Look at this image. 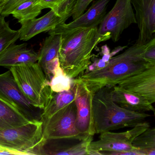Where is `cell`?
Returning <instances> with one entry per match:
<instances>
[{
	"label": "cell",
	"mask_w": 155,
	"mask_h": 155,
	"mask_svg": "<svg viewBox=\"0 0 155 155\" xmlns=\"http://www.w3.org/2000/svg\"><path fill=\"white\" fill-rule=\"evenodd\" d=\"M144 48L145 45L135 43L124 52L110 58L103 68L84 72L79 76L94 93L106 86L114 87L145 68L147 60L144 56Z\"/></svg>",
	"instance_id": "2"
},
{
	"label": "cell",
	"mask_w": 155,
	"mask_h": 155,
	"mask_svg": "<svg viewBox=\"0 0 155 155\" xmlns=\"http://www.w3.org/2000/svg\"><path fill=\"white\" fill-rule=\"evenodd\" d=\"M93 136L83 140L73 139L46 140L35 153V155H89V146Z\"/></svg>",
	"instance_id": "13"
},
{
	"label": "cell",
	"mask_w": 155,
	"mask_h": 155,
	"mask_svg": "<svg viewBox=\"0 0 155 155\" xmlns=\"http://www.w3.org/2000/svg\"><path fill=\"white\" fill-rule=\"evenodd\" d=\"M149 130H150L151 132H155V127L152 128V129H150L149 128Z\"/></svg>",
	"instance_id": "32"
},
{
	"label": "cell",
	"mask_w": 155,
	"mask_h": 155,
	"mask_svg": "<svg viewBox=\"0 0 155 155\" xmlns=\"http://www.w3.org/2000/svg\"><path fill=\"white\" fill-rule=\"evenodd\" d=\"M133 144L140 149L155 148V132H151L148 129L137 137Z\"/></svg>",
	"instance_id": "24"
},
{
	"label": "cell",
	"mask_w": 155,
	"mask_h": 155,
	"mask_svg": "<svg viewBox=\"0 0 155 155\" xmlns=\"http://www.w3.org/2000/svg\"><path fill=\"white\" fill-rule=\"evenodd\" d=\"M76 0H63L57 6L52 9L61 17L68 20L72 16V13L76 4Z\"/></svg>",
	"instance_id": "25"
},
{
	"label": "cell",
	"mask_w": 155,
	"mask_h": 155,
	"mask_svg": "<svg viewBox=\"0 0 155 155\" xmlns=\"http://www.w3.org/2000/svg\"><path fill=\"white\" fill-rule=\"evenodd\" d=\"M75 90V102L77 108L76 126L78 132L84 135L94 136L93 100L94 93L89 90L79 76L73 79Z\"/></svg>",
	"instance_id": "9"
},
{
	"label": "cell",
	"mask_w": 155,
	"mask_h": 155,
	"mask_svg": "<svg viewBox=\"0 0 155 155\" xmlns=\"http://www.w3.org/2000/svg\"><path fill=\"white\" fill-rule=\"evenodd\" d=\"M45 141L41 120H31L21 126L0 130V145L12 150L35 155Z\"/></svg>",
	"instance_id": "5"
},
{
	"label": "cell",
	"mask_w": 155,
	"mask_h": 155,
	"mask_svg": "<svg viewBox=\"0 0 155 155\" xmlns=\"http://www.w3.org/2000/svg\"><path fill=\"white\" fill-rule=\"evenodd\" d=\"M77 108L73 102L42 123L44 140L73 139L83 140L89 137L80 133L76 126Z\"/></svg>",
	"instance_id": "7"
},
{
	"label": "cell",
	"mask_w": 155,
	"mask_h": 155,
	"mask_svg": "<svg viewBox=\"0 0 155 155\" xmlns=\"http://www.w3.org/2000/svg\"><path fill=\"white\" fill-rule=\"evenodd\" d=\"M25 96L34 107L43 110L54 94L50 81L38 62L20 64L9 69Z\"/></svg>",
	"instance_id": "4"
},
{
	"label": "cell",
	"mask_w": 155,
	"mask_h": 155,
	"mask_svg": "<svg viewBox=\"0 0 155 155\" xmlns=\"http://www.w3.org/2000/svg\"><path fill=\"white\" fill-rule=\"evenodd\" d=\"M66 21V19L61 17L55 11L51 9L50 12L40 18L20 23L21 27L19 30V39L22 41H29L43 32L54 30L61 25L65 23Z\"/></svg>",
	"instance_id": "14"
},
{
	"label": "cell",
	"mask_w": 155,
	"mask_h": 155,
	"mask_svg": "<svg viewBox=\"0 0 155 155\" xmlns=\"http://www.w3.org/2000/svg\"><path fill=\"white\" fill-rule=\"evenodd\" d=\"M145 68L138 73L120 82L117 86L155 103V61L147 60Z\"/></svg>",
	"instance_id": "11"
},
{
	"label": "cell",
	"mask_w": 155,
	"mask_h": 155,
	"mask_svg": "<svg viewBox=\"0 0 155 155\" xmlns=\"http://www.w3.org/2000/svg\"><path fill=\"white\" fill-rule=\"evenodd\" d=\"M144 155H155V148L140 149Z\"/></svg>",
	"instance_id": "30"
},
{
	"label": "cell",
	"mask_w": 155,
	"mask_h": 155,
	"mask_svg": "<svg viewBox=\"0 0 155 155\" xmlns=\"http://www.w3.org/2000/svg\"><path fill=\"white\" fill-rule=\"evenodd\" d=\"M131 0H116L112 10L102 20L98 32L102 42L111 39L117 42L125 30L133 24H137Z\"/></svg>",
	"instance_id": "8"
},
{
	"label": "cell",
	"mask_w": 155,
	"mask_h": 155,
	"mask_svg": "<svg viewBox=\"0 0 155 155\" xmlns=\"http://www.w3.org/2000/svg\"><path fill=\"white\" fill-rule=\"evenodd\" d=\"M0 97L31 120L38 118L37 109L26 98L10 70L0 74Z\"/></svg>",
	"instance_id": "10"
},
{
	"label": "cell",
	"mask_w": 155,
	"mask_h": 155,
	"mask_svg": "<svg viewBox=\"0 0 155 155\" xmlns=\"http://www.w3.org/2000/svg\"><path fill=\"white\" fill-rule=\"evenodd\" d=\"M144 56L147 60L155 61V36L145 44Z\"/></svg>",
	"instance_id": "28"
},
{
	"label": "cell",
	"mask_w": 155,
	"mask_h": 155,
	"mask_svg": "<svg viewBox=\"0 0 155 155\" xmlns=\"http://www.w3.org/2000/svg\"><path fill=\"white\" fill-rule=\"evenodd\" d=\"M74 99L75 90L72 80L71 87L70 90L54 93L50 103L43 110L41 113V120L46 119L51 116L74 102Z\"/></svg>",
	"instance_id": "19"
},
{
	"label": "cell",
	"mask_w": 155,
	"mask_h": 155,
	"mask_svg": "<svg viewBox=\"0 0 155 155\" xmlns=\"http://www.w3.org/2000/svg\"><path fill=\"white\" fill-rule=\"evenodd\" d=\"M31 120L0 97V130L21 126Z\"/></svg>",
	"instance_id": "18"
},
{
	"label": "cell",
	"mask_w": 155,
	"mask_h": 155,
	"mask_svg": "<svg viewBox=\"0 0 155 155\" xmlns=\"http://www.w3.org/2000/svg\"><path fill=\"white\" fill-rule=\"evenodd\" d=\"M63 0H37L36 4L42 9L50 8L53 9L57 6Z\"/></svg>",
	"instance_id": "29"
},
{
	"label": "cell",
	"mask_w": 155,
	"mask_h": 155,
	"mask_svg": "<svg viewBox=\"0 0 155 155\" xmlns=\"http://www.w3.org/2000/svg\"><path fill=\"white\" fill-rule=\"evenodd\" d=\"M110 0H98L84 13L69 23L58 26L51 32L70 30L77 28L96 27L100 24L106 14L107 7Z\"/></svg>",
	"instance_id": "15"
},
{
	"label": "cell",
	"mask_w": 155,
	"mask_h": 155,
	"mask_svg": "<svg viewBox=\"0 0 155 155\" xmlns=\"http://www.w3.org/2000/svg\"><path fill=\"white\" fill-rule=\"evenodd\" d=\"M112 88L106 86L94 94L93 106L95 134L134 127L151 116L145 113L130 111L116 103L112 97Z\"/></svg>",
	"instance_id": "3"
},
{
	"label": "cell",
	"mask_w": 155,
	"mask_h": 155,
	"mask_svg": "<svg viewBox=\"0 0 155 155\" xmlns=\"http://www.w3.org/2000/svg\"><path fill=\"white\" fill-rule=\"evenodd\" d=\"M38 54L27 47L26 43L13 44L0 54V66L9 69L20 64L37 62Z\"/></svg>",
	"instance_id": "17"
},
{
	"label": "cell",
	"mask_w": 155,
	"mask_h": 155,
	"mask_svg": "<svg viewBox=\"0 0 155 155\" xmlns=\"http://www.w3.org/2000/svg\"><path fill=\"white\" fill-rule=\"evenodd\" d=\"M93 0H76V4L72 13L74 20L82 15Z\"/></svg>",
	"instance_id": "27"
},
{
	"label": "cell",
	"mask_w": 155,
	"mask_h": 155,
	"mask_svg": "<svg viewBox=\"0 0 155 155\" xmlns=\"http://www.w3.org/2000/svg\"><path fill=\"white\" fill-rule=\"evenodd\" d=\"M150 126L149 123L144 122L126 132L113 133L107 131L101 133L98 140L90 143L89 155H115L117 153L139 149L134 146L133 142L149 129Z\"/></svg>",
	"instance_id": "6"
},
{
	"label": "cell",
	"mask_w": 155,
	"mask_h": 155,
	"mask_svg": "<svg viewBox=\"0 0 155 155\" xmlns=\"http://www.w3.org/2000/svg\"><path fill=\"white\" fill-rule=\"evenodd\" d=\"M72 82V79L68 77L61 66H59L50 80V84L54 93H60L70 90L71 87Z\"/></svg>",
	"instance_id": "23"
},
{
	"label": "cell",
	"mask_w": 155,
	"mask_h": 155,
	"mask_svg": "<svg viewBox=\"0 0 155 155\" xmlns=\"http://www.w3.org/2000/svg\"><path fill=\"white\" fill-rule=\"evenodd\" d=\"M8 149H9L5 148V147L1 146L0 145V152H1V151H5V150H8ZM11 150H12V149H11Z\"/></svg>",
	"instance_id": "31"
},
{
	"label": "cell",
	"mask_w": 155,
	"mask_h": 155,
	"mask_svg": "<svg viewBox=\"0 0 155 155\" xmlns=\"http://www.w3.org/2000/svg\"><path fill=\"white\" fill-rule=\"evenodd\" d=\"M26 0H5L0 2V14L5 17L11 15L13 11Z\"/></svg>",
	"instance_id": "26"
},
{
	"label": "cell",
	"mask_w": 155,
	"mask_h": 155,
	"mask_svg": "<svg viewBox=\"0 0 155 155\" xmlns=\"http://www.w3.org/2000/svg\"><path fill=\"white\" fill-rule=\"evenodd\" d=\"M114 102L123 108L133 112H152L155 117V108L148 100L133 92L125 90L118 86L112 88Z\"/></svg>",
	"instance_id": "16"
},
{
	"label": "cell",
	"mask_w": 155,
	"mask_h": 155,
	"mask_svg": "<svg viewBox=\"0 0 155 155\" xmlns=\"http://www.w3.org/2000/svg\"><path fill=\"white\" fill-rule=\"evenodd\" d=\"M139 30L136 43L143 45L155 35V0H131Z\"/></svg>",
	"instance_id": "12"
},
{
	"label": "cell",
	"mask_w": 155,
	"mask_h": 155,
	"mask_svg": "<svg viewBox=\"0 0 155 155\" xmlns=\"http://www.w3.org/2000/svg\"><path fill=\"white\" fill-rule=\"evenodd\" d=\"M56 33L62 35L59 56L61 67L68 77L74 79L91 64L92 52L102 42L98 26L49 32V34Z\"/></svg>",
	"instance_id": "1"
},
{
	"label": "cell",
	"mask_w": 155,
	"mask_h": 155,
	"mask_svg": "<svg viewBox=\"0 0 155 155\" xmlns=\"http://www.w3.org/2000/svg\"><path fill=\"white\" fill-rule=\"evenodd\" d=\"M37 0H26L19 5L12 13L19 23L34 19L41 14L43 9L36 4Z\"/></svg>",
	"instance_id": "21"
},
{
	"label": "cell",
	"mask_w": 155,
	"mask_h": 155,
	"mask_svg": "<svg viewBox=\"0 0 155 155\" xmlns=\"http://www.w3.org/2000/svg\"><path fill=\"white\" fill-rule=\"evenodd\" d=\"M61 44V34H50L45 38L38 53L37 62L41 68L48 62L59 58Z\"/></svg>",
	"instance_id": "20"
},
{
	"label": "cell",
	"mask_w": 155,
	"mask_h": 155,
	"mask_svg": "<svg viewBox=\"0 0 155 155\" xmlns=\"http://www.w3.org/2000/svg\"><path fill=\"white\" fill-rule=\"evenodd\" d=\"M20 36L19 30L12 29L9 22H6L5 17L0 14V54L8 46L15 43Z\"/></svg>",
	"instance_id": "22"
}]
</instances>
